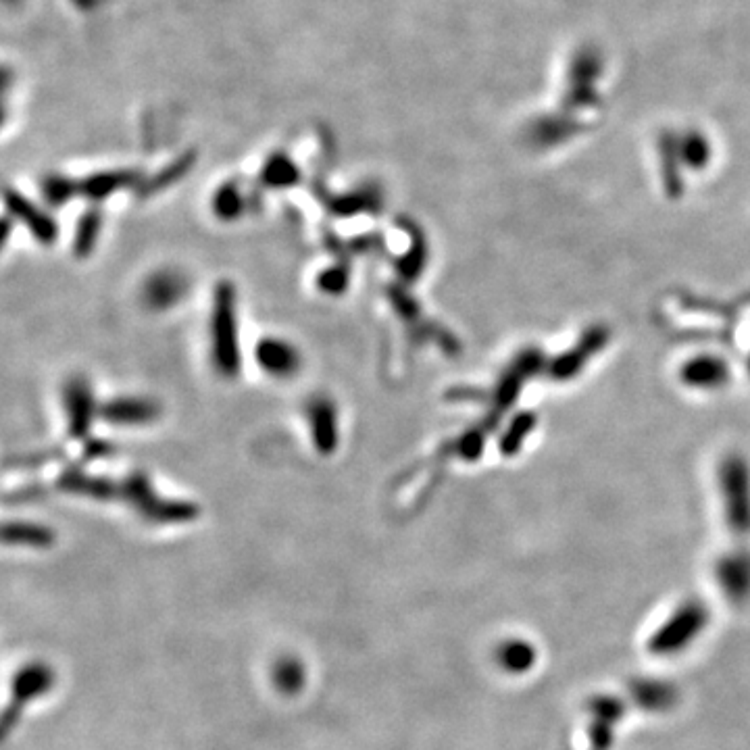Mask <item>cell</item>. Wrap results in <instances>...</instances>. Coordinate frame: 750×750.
<instances>
[{"label": "cell", "instance_id": "6da1fadb", "mask_svg": "<svg viewBox=\"0 0 750 750\" xmlns=\"http://www.w3.org/2000/svg\"><path fill=\"white\" fill-rule=\"evenodd\" d=\"M211 348L215 369L223 378H234V375H238L242 357L238 340L236 288L230 282H219L213 294Z\"/></svg>", "mask_w": 750, "mask_h": 750}, {"label": "cell", "instance_id": "7a4b0ae2", "mask_svg": "<svg viewBox=\"0 0 750 750\" xmlns=\"http://www.w3.org/2000/svg\"><path fill=\"white\" fill-rule=\"evenodd\" d=\"M119 496L128 500L144 519L155 523H186L198 515V507L192 503L161 498L144 473H132L128 480L119 482Z\"/></svg>", "mask_w": 750, "mask_h": 750}, {"label": "cell", "instance_id": "3957f363", "mask_svg": "<svg viewBox=\"0 0 750 750\" xmlns=\"http://www.w3.org/2000/svg\"><path fill=\"white\" fill-rule=\"evenodd\" d=\"M57 675L55 669L42 663L34 661L23 665L19 671H15L13 682H11V705L5 711L3 717V734L9 736L13 725L19 721V715L25 705H30L32 700L46 696L50 690L55 688Z\"/></svg>", "mask_w": 750, "mask_h": 750}, {"label": "cell", "instance_id": "277c9868", "mask_svg": "<svg viewBox=\"0 0 750 750\" xmlns=\"http://www.w3.org/2000/svg\"><path fill=\"white\" fill-rule=\"evenodd\" d=\"M65 411L69 417V434L73 438H86L90 434L96 415L94 396L86 380L75 378L65 388Z\"/></svg>", "mask_w": 750, "mask_h": 750}, {"label": "cell", "instance_id": "5b68a950", "mask_svg": "<svg viewBox=\"0 0 750 750\" xmlns=\"http://www.w3.org/2000/svg\"><path fill=\"white\" fill-rule=\"evenodd\" d=\"M257 363L273 378H290L300 367L298 350L280 338H263L255 350Z\"/></svg>", "mask_w": 750, "mask_h": 750}, {"label": "cell", "instance_id": "8992f818", "mask_svg": "<svg viewBox=\"0 0 750 750\" xmlns=\"http://www.w3.org/2000/svg\"><path fill=\"white\" fill-rule=\"evenodd\" d=\"M7 207H9L11 215L15 219H19L40 244H53L59 238L57 223L50 219L46 213H42L36 205H32L30 200L21 196L19 192L7 190Z\"/></svg>", "mask_w": 750, "mask_h": 750}, {"label": "cell", "instance_id": "52a82bcc", "mask_svg": "<svg viewBox=\"0 0 750 750\" xmlns=\"http://www.w3.org/2000/svg\"><path fill=\"white\" fill-rule=\"evenodd\" d=\"M309 425L315 448L321 455H332L338 446V417L328 398H315L309 405Z\"/></svg>", "mask_w": 750, "mask_h": 750}, {"label": "cell", "instance_id": "ba28073f", "mask_svg": "<svg viewBox=\"0 0 750 750\" xmlns=\"http://www.w3.org/2000/svg\"><path fill=\"white\" fill-rule=\"evenodd\" d=\"M100 417L115 425H144L155 421L161 407L148 398H115L100 407Z\"/></svg>", "mask_w": 750, "mask_h": 750}, {"label": "cell", "instance_id": "9c48e42d", "mask_svg": "<svg viewBox=\"0 0 750 750\" xmlns=\"http://www.w3.org/2000/svg\"><path fill=\"white\" fill-rule=\"evenodd\" d=\"M144 300L157 311L178 305L186 294V282L178 271H159L144 284Z\"/></svg>", "mask_w": 750, "mask_h": 750}, {"label": "cell", "instance_id": "30bf717a", "mask_svg": "<svg viewBox=\"0 0 750 750\" xmlns=\"http://www.w3.org/2000/svg\"><path fill=\"white\" fill-rule=\"evenodd\" d=\"M5 544L11 546H30V548H48L55 544V532L44 528L40 523L30 521H9L3 530Z\"/></svg>", "mask_w": 750, "mask_h": 750}, {"label": "cell", "instance_id": "8fae6325", "mask_svg": "<svg viewBox=\"0 0 750 750\" xmlns=\"http://www.w3.org/2000/svg\"><path fill=\"white\" fill-rule=\"evenodd\" d=\"M305 665L300 663L296 657H282L275 661L273 671H271V680L273 686L278 688L286 696H294L305 686Z\"/></svg>", "mask_w": 750, "mask_h": 750}, {"label": "cell", "instance_id": "7c38bea8", "mask_svg": "<svg viewBox=\"0 0 750 750\" xmlns=\"http://www.w3.org/2000/svg\"><path fill=\"white\" fill-rule=\"evenodd\" d=\"M100 228H103V217H100V213L88 211L86 215H82V219L78 223V230H75V240H73V250L80 259L88 257L94 250V246L98 242Z\"/></svg>", "mask_w": 750, "mask_h": 750}, {"label": "cell", "instance_id": "4fadbf2b", "mask_svg": "<svg viewBox=\"0 0 750 750\" xmlns=\"http://www.w3.org/2000/svg\"><path fill=\"white\" fill-rule=\"evenodd\" d=\"M130 182V175L125 173H111V175H96V178L88 180L84 186H82V192L90 198H105L109 196L111 192L119 190L121 186H125Z\"/></svg>", "mask_w": 750, "mask_h": 750}, {"label": "cell", "instance_id": "5bb4252c", "mask_svg": "<svg viewBox=\"0 0 750 750\" xmlns=\"http://www.w3.org/2000/svg\"><path fill=\"white\" fill-rule=\"evenodd\" d=\"M213 209L217 213L219 219L223 221H232V219H238V215L242 213L244 209V203H242V196L238 194L236 188H223L215 194V200H213Z\"/></svg>", "mask_w": 750, "mask_h": 750}, {"label": "cell", "instance_id": "9a60e30c", "mask_svg": "<svg viewBox=\"0 0 750 750\" xmlns=\"http://www.w3.org/2000/svg\"><path fill=\"white\" fill-rule=\"evenodd\" d=\"M317 286H319L323 292H328V294H340V292H344L346 286H348V271H346L344 267H340V265H338V267L325 269V271L319 275Z\"/></svg>", "mask_w": 750, "mask_h": 750}, {"label": "cell", "instance_id": "2e32d148", "mask_svg": "<svg viewBox=\"0 0 750 750\" xmlns=\"http://www.w3.org/2000/svg\"><path fill=\"white\" fill-rule=\"evenodd\" d=\"M278 169H265V182L273 188H282V186H290L294 180H296V173L292 169V165L288 163H280L275 165Z\"/></svg>", "mask_w": 750, "mask_h": 750}]
</instances>
